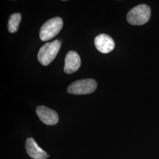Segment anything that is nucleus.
<instances>
[{
	"mask_svg": "<svg viewBox=\"0 0 159 159\" xmlns=\"http://www.w3.org/2000/svg\"><path fill=\"white\" fill-rule=\"evenodd\" d=\"M151 16V9L146 4L133 7L127 14V22L133 25H142L148 22Z\"/></svg>",
	"mask_w": 159,
	"mask_h": 159,
	"instance_id": "obj_1",
	"label": "nucleus"
},
{
	"mask_svg": "<svg viewBox=\"0 0 159 159\" xmlns=\"http://www.w3.org/2000/svg\"><path fill=\"white\" fill-rule=\"evenodd\" d=\"M61 41L56 40L47 43L40 48L38 53V60L42 65L48 66L54 60L60 51Z\"/></svg>",
	"mask_w": 159,
	"mask_h": 159,
	"instance_id": "obj_2",
	"label": "nucleus"
},
{
	"mask_svg": "<svg viewBox=\"0 0 159 159\" xmlns=\"http://www.w3.org/2000/svg\"><path fill=\"white\" fill-rule=\"evenodd\" d=\"M63 26V20L60 17H54L48 20L40 29V40L46 41L53 39L60 33Z\"/></svg>",
	"mask_w": 159,
	"mask_h": 159,
	"instance_id": "obj_3",
	"label": "nucleus"
},
{
	"mask_svg": "<svg viewBox=\"0 0 159 159\" xmlns=\"http://www.w3.org/2000/svg\"><path fill=\"white\" fill-rule=\"evenodd\" d=\"M97 83L95 80L91 79L80 80L72 83L67 88V91L73 94H87L96 90Z\"/></svg>",
	"mask_w": 159,
	"mask_h": 159,
	"instance_id": "obj_4",
	"label": "nucleus"
},
{
	"mask_svg": "<svg viewBox=\"0 0 159 159\" xmlns=\"http://www.w3.org/2000/svg\"><path fill=\"white\" fill-rule=\"evenodd\" d=\"M36 113L40 120L47 125H55L58 121L57 112L46 106H39L36 110Z\"/></svg>",
	"mask_w": 159,
	"mask_h": 159,
	"instance_id": "obj_5",
	"label": "nucleus"
},
{
	"mask_svg": "<svg viewBox=\"0 0 159 159\" xmlns=\"http://www.w3.org/2000/svg\"><path fill=\"white\" fill-rule=\"evenodd\" d=\"M94 44L97 49L103 54H107L112 51L115 47L113 39L107 34H100L94 40Z\"/></svg>",
	"mask_w": 159,
	"mask_h": 159,
	"instance_id": "obj_6",
	"label": "nucleus"
},
{
	"mask_svg": "<svg viewBox=\"0 0 159 159\" xmlns=\"http://www.w3.org/2000/svg\"><path fill=\"white\" fill-rule=\"evenodd\" d=\"M81 66V59L75 51H70L65 58L64 70L67 74H72L77 71Z\"/></svg>",
	"mask_w": 159,
	"mask_h": 159,
	"instance_id": "obj_7",
	"label": "nucleus"
},
{
	"mask_svg": "<svg viewBox=\"0 0 159 159\" xmlns=\"http://www.w3.org/2000/svg\"><path fill=\"white\" fill-rule=\"evenodd\" d=\"M25 148L30 157L34 159H47L49 156L40 148L33 138H28L25 143Z\"/></svg>",
	"mask_w": 159,
	"mask_h": 159,
	"instance_id": "obj_8",
	"label": "nucleus"
},
{
	"mask_svg": "<svg viewBox=\"0 0 159 159\" xmlns=\"http://www.w3.org/2000/svg\"><path fill=\"white\" fill-rule=\"evenodd\" d=\"M21 19L22 16L20 13H14L10 16L8 23V29L10 33H14L17 32Z\"/></svg>",
	"mask_w": 159,
	"mask_h": 159,
	"instance_id": "obj_9",
	"label": "nucleus"
}]
</instances>
